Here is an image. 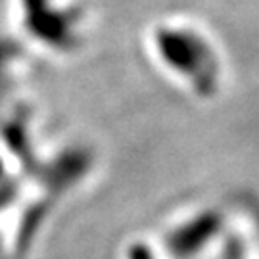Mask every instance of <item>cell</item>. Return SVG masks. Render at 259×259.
Listing matches in <instances>:
<instances>
[{
    "label": "cell",
    "instance_id": "3",
    "mask_svg": "<svg viewBox=\"0 0 259 259\" xmlns=\"http://www.w3.org/2000/svg\"><path fill=\"white\" fill-rule=\"evenodd\" d=\"M123 259H163L156 246L148 240H131L125 250H123Z\"/></svg>",
    "mask_w": 259,
    "mask_h": 259
},
{
    "label": "cell",
    "instance_id": "2",
    "mask_svg": "<svg viewBox=\"0 0 259 259\" xmlns=\"http://www.w3.org/2000/svg\"><path fill=\"white\" fill-rule=\"evenodd\" d=\"M221 215L213 209L198 211L186 221L179 223L169 234V250L183 259L204 251L221 231Z\"/></svg>",
    "mask_w": 259,
    "mask_h": 259
},
{
    "label": "cell",
    "instance_id": "1",
    "mask_svg": "<svg viewBox=\"0 0 259 259\" xmlns=\"http://www.w3.org/2000/svg\"><path fill=\"white\" fill-rule=\"evenodd\" d=\"M157 54L202 98H211L219 89V65L200 38L183 33H163L157 37Z\"/></svg>",
    "mask_w": 259,
    "mask_h": 259
}]
</instances>
